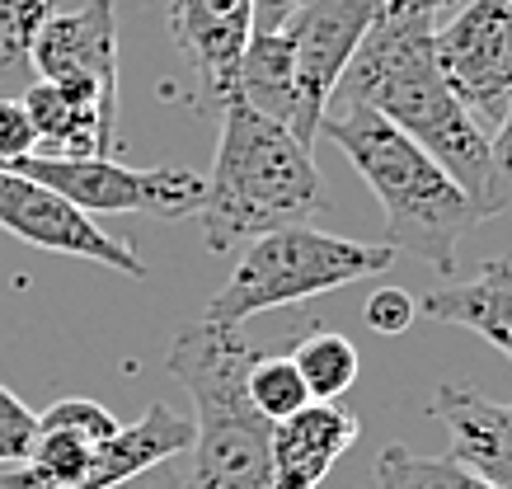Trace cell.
I'll use <instances>...</instances> for the list:
<instances>
[{"mask_svg": "<svg viewBox=\"0 0 512 489\" xmlns=\"http://www.w3.org/2000/svg\"><path fill=\"white\" fill-rule=\"evenodd\" d=\"M433 0H390L372 19L367 38L357 43L353 62L343 66L329 99L367 104L386 123H395L419 142L442 170L466 189L484 221V193H489V137L470 118L433 62Z\"/></svg>", "mask_w": 512, "mask_h": 489, "instance_id": "obj_1", "label": "cell"}, {"mask_svg": "<svg viewBox=\"0 0 512 489\" xmlns=\"http://www.w3.org/2000/svg\"><path fill=\"white\" fill-rule=\"evenodd\" d=\"M221 137L212 174H202V240L212 254H231L264 231L306 226L329 207L315 156L292 132L249 109L240 95L221 104Z\"/></svg>", "mask_w": 512, "mask_h": 489, "instance_id": "obj_2", "label": "cell"}, {"mask_svg": "<svg viewBox=\"0 0 512 489\" xmlns=\"http://www.w3.org/2000/svg\"><path fill=\"white\" fill-rule=\"evenodd\" d=\"M268 353L240 325L188 316L170 344V377L193 400L188 442V489H273L268 480V424L249 405L245 377L254 358Z\"/></svg>", "mask_w": 512, "mask_h": 489, "instance_id": "obj_3", "label": "cell"}, {"mask_svg": "<svg viewBox=\"0 0 512 489\" xmlns=\"http://www.w3.org/2000/svg\"><path fill=\"white\" fill-rule=\"evenodd\" d=\"M320 132L339 142V151L353 160L362 184L381 203L390 250L419 254L433 269H451L461 236L480 226V212L466 198V189L419 142H409L400 127L386 123L367 104L329 99Z\"/></svg>", "mask_w": 512, "mask_h": 489, "instance_id": "obj_4", "label": "cell"}, {"mask_svg": "<svg viewBox=\"0 0 512 489\" xmlns=\"http://www.w3.org/2000/svg\"><path fill=\"white\" fill-rule=\"evenodd\" d=\"M390 264L395 250L386 240H348L315 226H278L240 245V264L207 297L198 316L217 325H245L249 316H264L292 301H311L334 287L381 278Z\"/></svg>", "mask_w": 512, "mask_h": 489, "instance_id": "obj_5", "label": "cell"}, {"mask_svg": "<svg viewBox=\"0 0 512 489\" xmlns=\"http://www.w3.org/2000/svg\"><path fill=\"white\" fill-rule=\"evenodd\" d=\"M193 442V419L170 405H151L137 424H123L109 442H80L62 428H38L29 457L0 466V489H109Z\"/></svg>", "mask_w": 512, "mask_h": 489, "instance_id": "obj_6", "label": "cell"}, {"mask_svg": "<svg viewBox=\"0 0 512 489\" xmlns=\"http://www.w3.org/2000/svg\"><path fill=\"white\" fill-rule=\"evenodd\" d=\"M433 62L456 104L494 137L512 99V0H461L433 24Z\"/></svg>", "mask_w": 512, "mask_h": 489, "instance_id": "obj_7", "label": "cell"}, {"mask_svg": "<svg viewBox=\"0 0 512 489\" xmlns=\"http://www.w3.org/2000/svg\"><path fill=\"white\" fill-rule=\"evenodd\" d=\"M5 170H19L57 189L80 212H151V217H193L202 207V174L193 170H132L113 156H24Z\"/></svg>", "mask_w": 512, "mask_h": 489, "instance_id": "obj_8", "label": "cell"}, {"mask_svg": "<svg viewBox=\"0 0 512 489\" xmlns=\"http://www.w3.org/2000/svg\"><path fill=\"white\" fill-rule=\"evenodd\" d=\"M390 0H301L296 15L282 24L292 38V66H296V123L292 137L306 151L320 137V118L329 109V95L339 85L343 66L353 62L357 43L367 38L372 19Z\"/></svg>", "mask_w": 512, "mask_h": 489, "instance_id": "obj_9", "label": "cell"}, {"mask_svg": "<svg viewBox=\"0 0 512 489\" xmlns=\"http://www.w3.org/2000/svg\"><path fill=\"white\" fill-rule=\"evenodd\" d=\"M0 231H10L33 250L104 264L113 273L137 278V283L151 278V269L137 259V250L123 245L118 236H109L104 226H94L90 212H80L57 189H47V184H38V179L19 170H5V165H0Z\"/></svg>", "mask_w": 512, "mask_h": 489, "instance_id": "obj_10", "label": "cell"}, {"mask_svg": "<svg viewBox=\"0 0 512 489\" xmlns=\"http://www.w3.org/2000/svg\"><path fill=\"white\" fill-rule=\"evenodd\" d=\"M33 76L85 95L118 118V15L113 0H85L80 10L47 15L33 38Z\"/></svg>", "mask_w": 512, "mask_h": 489, "instance_id": "obj_11", "label": "cell"}, {"mask_svg": "<svg viewBox=\"0 0 512 489\" xmlns=\"http://www.w3.org/2000/svg\"><path fill=\"white\" fill-rule=\"evenodd\" d=\"M170 38L193 66L202 109H221L235 95L240 57L254 38L249 0H170Z\"/></svg>", "mask_w": 512, "mask_h": 489, "instance_id": "obj_12", "label": "cell"}, {"mask_svg": "<svg viewBox=\"0 0 512 489\" xmlns=\"http://www.w3.org/2000/svg\"><path fill=\"white\" fill-rule=\"evenodd\" d=\"M362 433L357 414L339 400H311L268 433V480L273 489H320L334 461Z\"/></svg>", "mask_w": 512, "mask_h": 489, "instance_id": "obj_13", "label": "cell"}, {"mask_svg": "<svg viewBox=\"0 0 512 489\" xmlns=\"http://www.w3.org/2000/svg\"><path fill=\"white\" fill-rule=\"evenodd\" d=\"M433 419L451 433V461L512 489V400H489L466 381H442L433 391Z\"/></svg>", "mask_w": 512, "mask_h": 489, "instance_id": "obj_14", "label": "cell"}, {"mask_svg": "<svg viewBox=\"0 0 512 489\" xmlns=\"http://www.w3.org/2000/svg\"><path fill=\"white\" fill-rule=\"evenodd\" d=\"M24 113H29L33 132H38V151L33 156H109L113 137H118V118L90 104L85 95H71L52 80H33L19 95Z\"/></svg>", "mask_w": 512, "mask_h": 489, "instance_id": "obj_15", "label": "cell"}, {"mask_svg": "<svg viewBox=\"0 0 512 489\" xmlns=\"http://www.w3.org/2000/svg\"><path fill=\"white\" fill-rule=\"evenodd\" d=\"M419 316L480 334L484 344H494L498 353L512 358V259H489L466 283L437 287L419 297Z\"/></svg>", "mask_w": 512, "mask_h": 489, "instance_id": "obj_16", "label": "cell"}, {"mask_svg": "<svg viewBox=\"0 0 512 489\" xmlns=\"http://www.w3.org/2000/svg\"><path fill=\"white\" fill-rule=\"evenodd\" d=\"M235 95L249 109L278 118L287 132L296 123V66H292V38L287 29L254 33L245 57H240V76H235Z\"/></svg>", "mask_w": 512, "mask_h": 489, "instance_id": "obj_17", "label": "cell"}, {"mask_svg": "<svg viewBox=\"0 0 512 489\" xmlns=\"http://www.w3.org/2000/svg\"><path fill=\"white\" fill-rule=\"evenodd\" d=\"M292 363L301 372V381H306L311 400H343L353 391L357 372H362L353 339H343L334 330H311L306 339H296Z\"/></svg>", "mask_w": 512, "mask_h": 489, "instance_id": "obj_18", "label": "cell"}, {"mask_svg": "<svg viewBox=\"0 0 512 489\" xmlns=\"http://www.w3.org/2000/svg\"><path fill=\"white\" fill-rule=\"evenodd\" d=\"M52 0H0V99H19L33 80V38Z\"/></svg>", "mask_w": 512, "mask_h": 489, "instance_id": "obj_19", "label": "cell"}, {"mask_svg": "<svg viewBox=\"0 0 512 489\" xmlns=\"http://www.w3.org/2000/svg\"><path fill=\"white\" fill-rule=\"evenodd\" d=\"M376 489H494L475 471L456 466L451 457H419L400 442L376 452Z\"/></svg>", "mask_w": 512, "mask_h": 489, "instance_id": "obj_20", "label": "cell"}, {"mask_svg": "<svg viewBox=\"0 0 512 489\" xmlns=\"http://www.w3.org/2000/svg\"><path fill=\"white\" fill-rule=\"evenodd\" d=\"M245 391H249V405L264 414L268 424H282L287 414L311 405L306 381L296 372L292 353H259L254 367H249V377H245Z\"/></svg>", "mask_w": 512, "mask_h": 489, "instance_id": "obj_21", "label": "cell"}, {"mask_svg": "<svg viewBox=\"0 0 512 489\" xmlns=\"http://www.w3.org/2000/svg\"><path fill=\"white\" fill-rule=\"evenodd\" d=\"M38 428H62V433H71V438L80 442H109L113 433H118V419H113L99 400H85V395H71V400H57V405H47L43 414H38Z\"/></svg>", "mask_w": 512, "mask_h": 489, "instance_id": "obj_22", "label": "cell"}, {"mask_svg": "<svg viewBox=\"0 0 512 489\" xmlns=\"http://www.w3.org/2000/svg\"><path fill=\"white\" fill-rule=\"evenodd\" d=\"M33 438H38V410H29V405L0 381V466L29 457Z\"/></svg>", "mask_w": 512, "mask_h": 489, "instance_id": "obj_23", "label": "cell"}, {"mask_svg": "<svg viewBox=\"0 0 512 489\" xmlns=\"http://www.w3.org/2000/svg\"><path fill=\"white\" fill-rule=\"evenodd\" d=\"M512 212V99L498 132L489 137V193H484V221Z\"/></svg>", "mask_w": 512, "mask_h": 489, "instance_id": "obj_24", "label": "cell"}, {"mask_svg": "<svg viewBox=\"0 0 512 489\" xmlns=\"http://www.w3.org/2000/svg\"><path fill=\"white\" fill-rule=\"evenodd\" d=\"M362 320H367L376 334L414 330V320H419V297H409L404 287H376L372 297H367V306H362Z\"/></svg>", "mask_w": 512, "mask_h": 489, "instance_id": "obj_25", "label": "cell"}, {"mask_svg": "<svg viewBox=\"0 0 512 489\" xmlns=\"http://www.w3.org/2000/svg\"><path fill=\"white\" fill-rule=\"evenodd\" d=\"M38 151V132H33L29 113L19 99H0V165H15V160Z\"/></svg>", "mask_w": 512, "mask_h": 489, "instance_id": "obj_26", "label": "cell"}, {"mask_svg": "<svg viewBox=\"0 0 512 489\" xmlns=\"http://www.w3.org/2000/svg\"><path fill=\"white\" fill-rule=\"evenodd\" d=\"M109 489H188V461H184V452H179V457L156 461V466L127 475V480H118V485H109Z\"/></svg>", "mask_w": 512, "mask_h": 489, "instance_id": "obj_27", "label": "cell"}, {"mask_svg": "<svg viewBox=\"0 0 512 489\" xmlns=\"http://www.w3.org/2000/svg\"><path fill=\"white\" fill-rule=\"evenodd\" d=\"M296 5H301V0H249V10H254V33L282 29V24L296 15Z\"/></svg>", "mask_w": 512, "mask_h": 489, "instance_id": "obj_28", "label": "cell"}, {"mask_svg": "<svg viewBox=\"0 0 512 489\" xmlns=\"http://www.w3.org/2000/svg\"><path fill=\"white\" fill-rule=\"evenodd\" d=\"M433 5H437V10H442V5H451V0H433Z\"/></svg>", "mask_w": 512, "mask_h": 489, "instance_id": "obj_29", "label": "cell"}]
</instances>
